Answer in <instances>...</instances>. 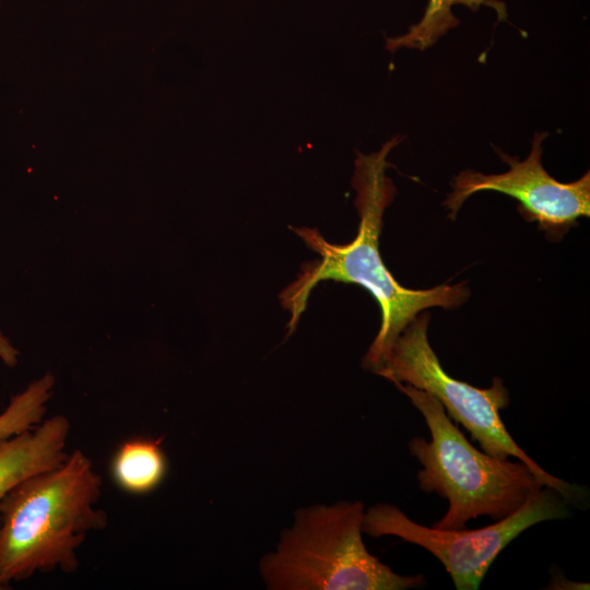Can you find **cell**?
Segmentation results:
<instances>
[{
	"label": "cell",
	"instance_id": "1",
	"mask_svg": "<svg viewBox=\"0 0 590 590\" xmlns=\"http://www.w3.org/2000/svg\"><path fill=\"white\" fill-rule=\"evenodd\" d=\"M398 142L399 138H393L377 153L357 155L352 184L356 191L359 226L352 241L330 244L315 228L293 229L319 253L320 259L306 263L297 279L280 295L283 307L291 314L287 329L292 333L319 282L333 280L367 290L381 310L380 329L364 358L365 367L375 373L385 363L399 335L420 312L430 307L453 309L469 296V288L463 283L424 290L404 287L396 281L380 257L382 215L396 192L392 181L386 176L387 155Z\"/></svg>",
	"mask_w": 590,
	"mask_h": 590
},
{
	"label": "cell",
	"instance_id": "2",
	"mask_svg": "<svg viewBox=\"0 0 590 590\" xmlns=\"http://www.w3.org/2000/svg\"><path fill=\"white\" fill-rule=\"evenodd\" d=\"M102 484L91 459L76 449L16 485L0 503V579L8 586L38 571H74L87 533L107 523L96 507Z\"/></svg>",
	"mask_w": 590,
	"mask_h": 590
},
{
	"label": "cell",
	"instance_id": "3",
	"mask_svg": "<svg viewBox=\"0 0 590 590\" xmlns=\"http://www.w3.org/2000/svg\"><path fill=\"white\" fill-rule=\"evenodd\" d=\"M392 384L422 413L430 433L429 441L412 438L409 450L423 465L417 473L420 489L449 503L446 514L432 527L463 529L480 516L499 520L545 486L522 461L500 459L473 447L430 393L408 384Z\"/></svg>",
	"mask_w": 590,
	"mask_h": 590
},
{
	"label": "cell",
	"instance_id": "4",
	"mask_svg": "<svg viewBox=\"0 0 590 590\" xmlns=\"http://www.w3.org/2000/svg\"><path fill=\"white\" fill-rule=\"evenodd\" d=\"M364 506L340 502L303 510L261 571L278 590H403L422 575L402 576L373 556L362 540Z\"/></svg>",
	"mask_w": 590,
	"mask_h": 590
},
{
	"label": "cell",
	"instance_id": "5",
	"mask_svg": "<svg viewBox=\"0 0 590 590\" xmlns=\"http://www.w3.org/2000/svg\"><path fill=\"white\" fill-rule=\"evenodd\" d=\"M429 315H418L399 335L388 357L376 374L392 381L408 384L435 397L448 416L462 424L484 452L526 463L544 483L569 504L585 502L586 491L542 469L514 440L504 425L500 411L509 404V393L495 377L485 389L473 387L449 376L439 363L427 338Z\"/></svg>",
	"mask_w": 590,
	"mask_h": 590
},
{
	"label": "cell",
	"instance_id": "6",
	"mask_svg": "<svg viewBox=\"0 0 590 590\" xmlns=\"http://www.w3.org/2000/svg\"><path fill=\"white\" fill-rule=\"evenodd\" d=\"M568 504L559 493L543 486L511 515L476 530L425 527L398 507L379 504L364 514L362 529L371 536L396 535L422 546L439 559L458 590H475L505 546L539 522L567 517Z\"/></svg>",
	"mask_w": 590,
	"mask_h": 590
},
{
	"label": "cell",
	"instance_id": "7",
	"mask_svg": "<svg viewBox=\"0 0 590 590\" xmlns=\"http://www.w3.org/2000/svg\"><path fill=\"white\" fill-rule=\"evenodd\" d=\"M547 133H535L530 154L524 161L497 150L509 169L485 175L463 170L452 182V191L445 200L449 217L455 219L464 201L479 191H497L518 200V211L529 222L558 239L578 219L590 215V173L571 182H560L543 167V140Z\"/></svg>",
	"mask_w": 590,
	"mask_h": 590
},
{
	"label": "cell",
	"instance_id": "8",
	"mask_svg": "<svg viewBox=\"0 0 590 590\" xmlns=\"http://www.w3.org/2000/svg\"><path fill=\"white\" fill-rule=\"evenodd\" d=\"M69 433V420L55 415L32 429L0 441V503L27 477L66 460Z\"/></svg>",
	"mask_w": 590,
	"mask_h": 590
},
{
	"label": "cell",
	"instance_id": "9",
	"mask_svg": "<svg viewBox=\"0 0 590 590\" xmlns=\"http://www.w3.org/2000/svg\"><path fill=\"white\" fill-rule=\"evenodd\" d=\"M167 470L161 440L137 437L122 442L111 462L117 485L131 494H145L155 489Z\"/></svg>",
	"mask_w": 590,
	"mask_h": 590
},
{
	"label": "cell",
	"instance_id": "10",
	"mask_svg": "<svg viewBox=\"0 0 590 590\" xmlns=\"http://www.w3.org/2000/svg\"><path fill=\"white\" fill-rule=\"evenodd\" d=\"M461 4L476 11L481 5L493 8L499 19L507 15L506 7L498 0H428L425 12L418 23L412 25L402 36L387 38V48L396 50L400 47L424 50L434 45L439 37L459 24L452 13V7Z\"/></svg>",
	"mask_w": 590,
	"mask_h": 590
},
{
	"label": "cell",
	"instance_id": "11",
	"mask_svg": "<svg viewBox=\"0 0 590 590\" xmlns=\"http://www.w3.org/2000/svg\"><path fill=\"white\" fill-rule=\"evenodd\" d=\"M54 385V376L47 373L11 398L0 413V441L32 429L44 420Z\"/></svg>",
	"mask_w": 590,
	"mask_h": 590
},
{
	"label": "cell",
	"instance_id": "12",
	"mask_svg": "<svg viewBox=\"0 0 590 590\" xmlns=\"http://www.w3.org/2000/svg\"><path fill=\"white\" fill-rule=\"evenodd\" d=\"M17 350L0 331V359L9 367H13L17 363Z\"/></svg>",
	"mask_w": 590,
	"mask_h": 590
},
{
	"label": "cell",
	"instance_id": "13",
	"mask_svg": "<svg viewBox=\"0 0 590 590\" xmlns=\"http://www.w3.org/2000/svg\"><path fill=\"white\" fill-rule=\"evenodd\" d=\"M5 583L0 579V590L5 588Z\"/></svg>",
	"mask_w": 590,
	"mask_h": 590
},
{
	"label": "cell",
	"instance_id": "14",
	"mask_svg": "<svg viewBox=\"0 0 590 590\" xmlns=\"http://www.w3.org/2000/svg\"><path fill=\"white\" fill-rule=\"evenodd\" d=\"M1 1V0H0Z\"/></svg>",
	"mask_w": 590,
	"mask_h": 590
}]
</instances>
